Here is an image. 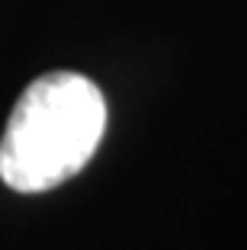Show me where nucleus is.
<instances>
[{
    "label": "nucleus",
    "mask_w": 247,
    "mask_h": 250,
    "mask_svg": "<svg viewBox=\"0 0 247 250\" xmlns=\"http://www.w3.org/2000/svg\"><path fill=\"white\" fill-rule=\"evenodd\" d=\"M106 128V103L93 81L51 71L16 100L0 141V180L16 192H45L93 157Z\"/></svg>",
    "instance_id": "f257e3e1"
}]
</instances>
